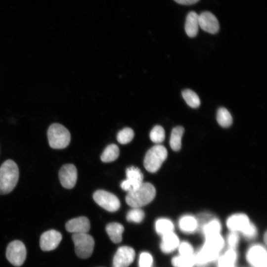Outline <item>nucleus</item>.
I'll return each mask as SVG.
<instances>
[{"label":"nucleus","instance_id":"ddd939ff","mask_svg":"<svg viewBox=\"0 0 267 267\" xmlns=\"http://www.w3.org/2000/svg\"><path fill=\"white\" fill-rule=\"evenodd\" d=\"M62 240V235L58 231L51 229L44 232L40 237V246L44 251L55 249Z\"/></svg>","mask_w":267,"mask_h":267},{"label":"nucleus","instance_id":"423d86ee","mask_svg":"<svg viewBox=\"0 0 267 267\" xmlns=\"http://www.w3.org/2000/svg\"><path fill=\"white\" fill-rule=\"evenodd\" d=\"M254 225L248 216L243 213L233 214L226 221V225L229 231L240 233L244 237L249 232Z\"/></svg>","mask_w":267,"mask_h":267},{"label":"nucleus","instance_id":"aec40b11","mask_svg":"<svg viewBox=\"0 0 267 267\" xmlns=\"http://www.w3.org/2000/svg\"><path fill=\"white\" fill-rule=\"evenodd\" d=\"M198 15L194 11H190L187 15L185 23V31L190 38L195 37L198 32Z\"/></svg>","mask_w":267,"mask_h":267},{"label":"nucleus","instance_id":"dca6fc26","mask_svg":"<svg viewBox=\"0 0 267 267\" xmlns=\"http://www.w3.org/2000/svg\"><path fill=\"white\" fill-rule=\"evenodd\" d=\"M89 220L82 216L68 221L65 224L66 230L74 233H87L90 229Z\"/></svg>","mask_w":267,"mask_h":267},{"label":"nucleus","instance_id":"7c9ffc66","mask_svg":"<svg viewBox=\"0 0 267 267\" xmlns=\"http://www.w3.org/2000/svg\"><path fill=\"white\" fill-rule=\"evenodd\" d=\"M144 218V213L139 208H133L130 210L126 216L127 220L130 222L139 223Z\"/></svg>","mask_w":267,"mask_h":267},{"label":"nucleus","instance_id":"39448f33","mask_svg":"<svg viewBox=\"0 0 267 267\" xmlns=\"http://www.w3.org/2000/svg\"><path fill=\"white\" fill-rule=\"evenodd\" d=\"M76 255L80 258L87 259L92 254L94 241L91 236L87 233H74L72 236Z\"/></svg>","mask_w":267,"mask_h":267},{"label":"nucleus","instance_id":"c756f323","mask_svg":"<svg viewBox=\"0 0 267 267\" xmlns=\"http://www.w3.org/2000/svg\"><path fill=\"white\" fill-rule=\"evenodd\" d=\"M134 136L133 130L130 128H125L118 132L117 139L120 143L126 144L131 141Z\"/></svg>","mask_w":267,"mask_h":267},{"label":"nucleus","instance_id":"f3484780","mask_svg":"<svg viewBox=\"0 0 267 267\" xmlns=\"http://www.w3.org/2000/svg\"><path fill=\"white\" fill-rule=\"evenodd\" d=\"M160 248L165 254H170L177 250L180 240L177 233L172 232L161 236Z\"/></svg>","mask_w":267,"mask_h":267},{"label":"nucleus","instance_id":"cd10ccee","mask_svg":"<svg viewBox=\"0 0 267 267\" xmlns=\"http://www.w3.org/2000/svg\"><path fill=\"white\" fill-rule=\"evenodd\" d=\"M218 124L223 128H227L232 123V118L229 112L224 107L220 108L217 113Z\"/></svg>","mask_w":267,"mask_h":267},{"label":"nucleus","instance_id":"2eb2a0df","mask_svg":"<svg viewBox=\"0 0 267 267\" xmlns=\"http://www.w3.org/2000/svg\"><path fill=\"white\" fill-rule=\"evenodd\" d=\"M220 253L202 245L195 254L196 266L203 267L212 263L218 259Z\"/></svg>","mask_w":267,"mask_h":267},{"label":"nucleus","instance_id":"c9c22d12","mask_svg":"<svg viewBox=\"0 0 267 267\" xmlns=\"http://www.w3.org/2000/svg\"><path fill=\"white\" fill-rule=\"evenodd\" d=\"M177 3L182 5H191L197 3L199 0H174Z\"/></svg>","mask_w":267,"mask_h":267},{"label":"nucleus","instance_id":"2f4dec72","mask_svg":"<svg viewBox=\"0 0 267 267\" xmlns=\"http://www.w3.org/2000/svg\"><path fill=\"white\" fill-rule=\"evenodd\" d=\"M165 137V131L163 128L161 126H155L150 133V139L154 143H159L163 142Z\"/></svg>","mask_w":267,"mask_h":267},{"label":"nucleus","instance_id":"72a5a7b5","mask_svg":"<svg viewBox=\"0 0 267 267\" xmlns=\"http://www.w3.org/2000/svg\"><path fill=\"white\" fill-rule=\"evenodd\" d=\"M240 237L239 233L234 231H229L225 238V244H227L229 248L234 249L239 243Z\"/></svg>","mask_w":267,"mask_h":267},{"label":"nucleus","instance_id":"7ed1b4c3","mask_svg":"<svg viewBox=\"0 0 267 267\" xmlns=\"http://www.w3.org/2000/svg\"><path fill=\"white\" fill-rule=\"evenodd\" d=\"M47 138L49 146L53 149H63L69 145L71 135L69 131L62 125L53 123L48 128Z\"/></svg>","mask_w":267,"mask_h":267},{"label":"nucleus","instance_id":"412c9836","mask_svg":"<svg viewBox=\"0 0 267 267\" xmlns=\"http://www.w3.org/2000/svg\"><path fill=\"white\" fill-rule=\"evenodd\" d=\"M225 244V238L219 233L204 237L203 245L220 253Z\"/></svg>","mask_w":267,"mask_h":267},{"label":"nucleus","instance_id":"1a4fd4ad","mask_svg":"<svg viewBox=\"0 0 267 267\" xmlns=\"http://www.w3.org/2000/svg\"><path fill=\"white\" fill-rule=\"evenodd\" d=\"M94 201L105 210L114 212L120 207V202L114 194L103 190H98L93 195Z\"/></svg>","mask_w":267,"mask_h":267},{"label":"nucleus","instance_id":"a878e982","mask_svg":"<svg viewBox=\"0 0 267 267\" xmlns=\"http://www.w3.org/2000/svg\"><path fill=\"white\" fill-rule=\"evenodd\" d=\"M184 129L181 126L174 128L171 134L170 144L171 148L176 151L179 150L181 146V138Z\"/></svg>","mask_w":267,"mask_h":267},{"label":"nucleus","instance_id":"f704fd0d","mask_svg":"<svg viewBox=\"0 0 267 267\" xmlns=\"http://www.w3.org/2000/svg\"><path fill=\"white\" fill-rule=\"evenodd\" d=\"M153 262V257L150 254L146 252L140 254L139 258V267H151Z\"/></svg>","mask_w":267,"mask_h":267},{"label":"nucleus","instance_id":"c85d7f7f","mask_svg":"<svg viewBox=\"0 0 267 267\" xmlns=\"http://www.w3.org/2000/svg\"><path fill=\"white\" fill-rule=\"evenodd\" d=\"M182 96L190 107L196 108L199 106L200 100L198 95L193 90L185 89L182 91Z\"/></svg>","mask_w":267,"mask_h":267},{"label":"nucleus","instance_id":"f257e3e1","mask_svg":"<svg viewBox=\"0 0 267 267\" xmlns=\"http://www.w3.org/2000/svg\"><path fill=\"white\" fill-rule=\"evenodd\" d=\"M19 178V169L15 162L8 159L0 167V194L11 192L16 186Z\"/></svg>","mask_w":267,"mask_h":267},{"label":"nucleus","instance_id":"0eeeda50","mask_svg":"<svg viewBox=\"0 0 267 267\" xmlns=\"http://www.w3.org/2000/svg\"><path fill=\"white\" fill-rule=\"evenodd\" d=\"M245 257L251 267H267V252L262 244L256 243L251 245L246 251Z\"/></svg>","mask_w":267,"mask_h":267},{"label":"nucleus","instance_id":"e433bc0d","mask_svg":"<svg viewBox=\"0 0 267 267\" xmlns=\"http://www.w3.org/2000/svg\"><path fill=\"white\" fill-rule=\"evenodd\" d=\"M264 242H265V244H266L267 243V232L266 231L265 233V234H264Z\"/></svg>","mask_w":267,"mask_h":267},{"label":"nucleus","instance_id":"5701e85b","mask_svg":"<svg viewBox=\"0 0 267 267\" xmlns=\"http://www.w3.org/2000/svg\"><path fill=\"white\" fill-rule=\"evenodd\" d=\"M222 224L216 218L207 220L202 226V231L204 237L221 233Z\"/></svg>","mask_w":267,"mask_h":267},{"label":"nucleus","instance_id":"4468645a","mask_svg":"<svg viewBox=\"0 0 267 267\" xmlns=\"http://www.w3.org/2000/svg\"><path fill=\"white\" fill-rule=\"evenodd\" d=\"M199 26L204 31L210 34H216L220 25L217 17L211 12L205 11L198 15Z\"/></svg>","mask_w":267,"mask_h":267},{"label":"nucleus","instance_id":"393cba45","mask_svg":"<svg viewBox=\"0 0 267 267\" xmlns=\"http://www.w3.org/2000/svg\"><path fill=\"white\" fill-rule=\"evenodd\" d=\"M173 267H194L196 266L195 255L191 256L177 255L171 259Z\"/></svg>","mask_w":267,"mask_h":267},{"label":"nucleus","instance_id":"6e6552de","mask_svg":"<svg viewBox=\"0 0 267 267\" xmlns=\"http://www.w3.org/2000/svg\"><path fill=\"white\" fill-rule=\"evenodd\" d=\"M26 249L24 243L19 240H14L9 243L6 250L8 261L15 267H20L26 258Z\"/></svg>","mask_w":267,"mask_h":267},{"label":"nucleus","instance_id":"bb28decb","mask_svg":"<svg viewBox=\"0 0 267 267\" xmlns=\"http://www.w3.org/2000/svg\"><path fill=\"white\" fill-rule=\"evenodd\" d=\"M119 149L115 144L108 145L102 153L100 159L105 163L111 162L115 160L119 156Z\"/></svg>","mask_w":267,"mask_h":267},{"label":"nucleus","instance_id":"9d476101","mask_svg":"<svg viewBox=\"0 0 267 267\" xmlns=\"http://www.w3.org/2000/svg\"><path fill=\"white\" fill-rule=\"evenodd\" d=\"M127 178L120 184L122 189L128 192L134 191L143 183V175L136 167L131 166L126 171Z\"/></svg>","mask_w":267,"mask_h":267},{"label":"nucleus","instance_id":"473e14b6","mask_svg":"<svg viewBox=\"0 0 267 267\" xmlns=\"http://www.w3.org/2000/svg\"><path fill=\"white\" fill-rule=\"evenodd\" d=\"M177 251L178 255L183 256H191L195 254L192 244L186 240L180 241Z\"/></svg>","mask_w":267,"mask_h":267},{"label":"nucleus","instance_id":"f8f14e48","mask_svg":"<svg viewBox=\"0 0 267 267\" xmlns=\"http://www.w3.org/2000/svg\"><path fill=\"white\" fill-rule=\"evenodd\" d=\"M135 252L131 247H119L113 258V267H128L134 261Z\"/></svg>","mask_w":267,"mask_h":267},{"label":"nucleus","instance_id":"6ab92c4d","mask_svg":"<svg viewBox=\"0 0 267 267\" xmlns=\"http://www.w3.org/2000/svg\"><path fill=\"white\" fill-rule=\"evenodd\" d=\"M237 257L236 250L228 248L217 260V267H236Z\"/></svg>","mask_w":267,"mask_h":267},{"label":"nucleus","instance_id":"a211bd4d","mask_svg":"<svg viewBox=\"0 0 267 267\" xmlns=\"http://www.w3.org/2000/svg\"><path fill=\"white\" fill-rule=\"evenodd\" d=\"M178 226L181 232L185 234H192L198 228L199 222L195 217L191 215H184L179 218Z\"/></svg>","mask_w":267,"mask_h":267},{"label":"nucleus","instance_id":"f03ea898","mask_svg":"<svg viewBox=\"0 0 267 267\" xmlns=\"http://www.w3.org/2000/svg\"><path fill=\"white\" fill-rule=\"evenodd\" d=\"M156 189L149 182H143L135 190L128 192L127 203L133 208H140L150 203L155 198Z\"/></svg>","mask_w":267,"mask_h":267},{"label":"nucleus","instance_id":"b1692460","mask_svg":"<svg viewBox=\"0 0 267 267\" xmlns=\"http://www.w3.org/2000/svg\"><path fill=\"white\" fill-rule=\"evenodd\" d=\"M155 228L156 232L162 236L168 233L174 232L175 225L171 220L162 218L157 219L155 222Z\"/></svg>","mask_w":267,"mask_h":267},{"label":"nucleus","instance_id":"20e7f679","mask_svg":"<svg viewBox=\"0 0 267 267\" xmlns=\"http://www.w3.org/2000/svg\"><path fill=\"white\" fill-rule=\"evenodd\" d=\"M166 148L162 145H156L148 150L145 154L143 165L150 173L156 172L167 158Z\"/></svg>","mask_w":267,"mask_h":267},{"label":"nucleus","instance_id":"9b49d317","mask_svg":"<svg viewBox=\"0 0 267 267\" xmlns=\"http://www.w3.org/2000/svg\"><path fill=\"white\" fill-rule=\"evenodd\" d=\"M58 176L62 186L65 188L71 189L76 184L77 179V170L73 164H65L60 168Z\"/></svg>","mask_w":267,"mask_h":267},{"label":"nucleus","instance_id":"4be33fe9","mask_svg":"<svg viewBox=\"0 0 267 267\" xmlns=\"http://www.w3.org/2000/svg\"><path fill=\"white\" fill-rule=\"evenodd\" d=\"M105 229L113 243H119L122 241L124 228L121 224L118 222L109 223L106 226Z\"/></svg>","mask_w":267,"mask_h":267}]
</instances>
